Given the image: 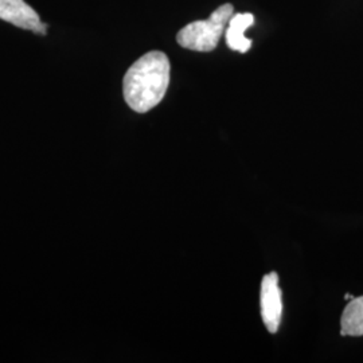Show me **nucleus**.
I'll return each instance as SVG.
<instances>
[{"label": "nucleus", "instance_id": "nucleus-5", "mask_svg": "<svg viewBox=\"0 0 363 363\" xmlns=\"http://www.w3.org/2000/svg\"><path fill=\"white\" fill-rule=\"evenodd\" d=\"M255 23L252 13H233L229 19L228 28L225 30V38L228 48L233 52H247L252 48V40L245 37V30Z\"/></svg>", "mask_w": 363, "mask_h": 363}, {"label": "nucleus", "instance_id": "nucleus-4", "mask_svg": "<svg viewBox=\"0 0 363 363\" xmlns=\"http://www.w3.org/2000/svg\"><path fill=\"white\" fill-rule=\"evenodd\" d=\"M0 19L39 35H46L48 26L25 0H0Z\"/></svg>", "mask_w": 363, "mask_h": 363}, {"label": "nucleus", "instance_id": "nucleus-3", "mask_svg": "<svg viewBox=\"0 0 363 363\" xmlns=\"http://www.w3.org/2000/svg\"><path fill=\"white\" fill-rule=\"evenodd\" d=\"M259 304L264 325L271 334H276L280 327L283 313V295L279 286L277 273H268L262 277Z\"/></svg>", "mask_w": 363, "mask_h": 363}, {"label": "nucleus", "instance_id": "nucleus-2", "mask_svg": "<svg viewBox=\"0 0 363 363\" xmlns=\"http://www.w3.org/2000/svg\"><path fill=\"white\" fill-rule=\"evenodd\" d=\"M234 13L233 4L225 3L214 10L206 21H195L183 27L177 35L179 46L193 52H213Z\"/></svg>", "mask_w": 363, "mask_h": 363}, {"label": "nucleus", "instance_id": "nucleus-7", "mask_svg": "<svg viewBox=\"0 0 363 363\" xmlns=\"http://www.w3.org/2000/svg\"><path fill=\"white\" fill-rule=\"evenodd\" d=\"M345 298H346V300H352V296H351V295H346V296H345Z\"/></svg>", "mask_w": 363, "mask_h": 363}, {"label": "nucleus", "instance_id": "nucleus-6", "mask_svg": "<svg viewBox=\"0 0 363 363\" xmlns=\"http://www.w3.org/2000/svg\"><path fill=\"white\" fill-rule=\"evenodd\" d=\"M342 337H363V296L354 298L346 306L340 319Z\"/></svg>", "mask_w": 363, "mask_h": 363}, {"label": "nucleus", "instance_id": "nucleus-1", "mask_svg": "<svg viewBox=\"0 0 363 363\" xmlns=\"http://www.w3.org/2000/svg\"><path fill=\"white\" fill-rule=\"evenodd\" d=\"M169 57L163 52H150L140 57L124 76L123 93L132 111L145 113L155 108L169 85Z\"/></svg>", "mask_w": 363, "mask_h": 363}]
</instances>
